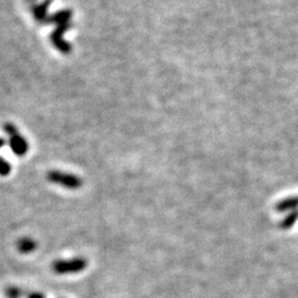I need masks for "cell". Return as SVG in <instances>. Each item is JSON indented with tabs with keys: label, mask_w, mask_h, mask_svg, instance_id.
Wrapping results in <instances>:
<instances>
[{
	"label": "cell",
	"mask_w": 298,
	"mask_h": 298,
	"mask_svg": "<svg viewBox=\"0 0 298 298\" xmlns=\"http://www.w3.org/2000/svg\"><path fill=\"white\" fill-rule=\"evenodd\" d=\"M47 180L52 183H56L58 186L64 187L65 189L76 190L82 187V179L73 174H68V172H61L53 170L47 174Z\"/></svg>",
	"instance_id": "cell-2"
},
{
	"label": "cell",
	"mask_w": 298,
	"mask_h": 298,
	"mask_svg": "<svg viewBox=\"0 0 298 298\" xmlns=\"http://www.w3.org/2000/svg\"><path fill=\"white\" fill-rule=\"evenodd\" d=\"M87 266V261L83 258H74L72 260H60L52 264V270L59 275L76 274L83 272Z\"/></svg>",
	"instance_id": "cell-1"
},
{
	"label": "cell",
	"mask_w": 298,
	"mask_h": 298,
	"mask_svg": "<svg viewBox=\"0 0 298 298\" xmlns=\"http://www.w3.org/2000/svg\"><path fill=\"white\" fill-rule=\"evenodd\" d=\"M28 298H44V296L41 293H32L28 296Z\"/></svg>",
	"instance_id": "cell-4"
},
{
	"label": "cell",
	"mask_w": 298,
	"mask_h": 298,
	"mask_svg": "<svg viewBox=\"0 0 298 298\" xmlns=\"http://www.w3.org/2000/svg\"><path fill=\"white\" fill-rule=\"evenodd\" d=\"M17 246H18V250H19V252L23 254H29L37 249V243H35V241L32 240V238L23 237L21 238V240H19V242H18Z\"/></svg>",
	"instance_id": "cell-3"
}]
</instances>
